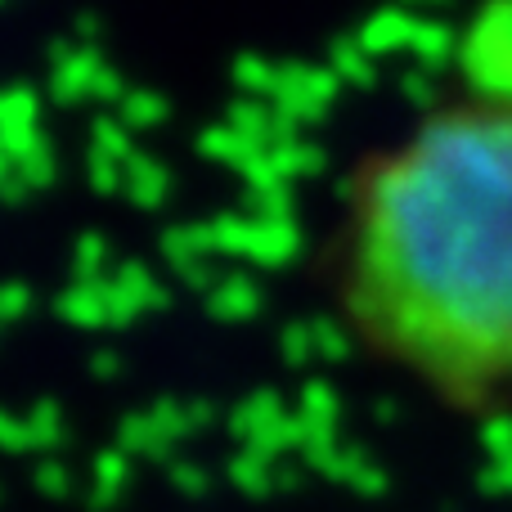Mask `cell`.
Listing matches in <instances>:
<instances>
[{
  "mask_svg": "<svg viewBox=\"0 0 512 512\" xmlns=\"http://www.w3.org/2000/svg\"><path fill=\"white\" fill-rule=\"evenodd\" d=\"M328 297L369 360L432 400H512V5L477 14L459 77L351 162Z\"/></svg>",
  "mask_w": 512,
  "mask_h": 512,
  "instance_id": "1",
  "label": "cell"
}]
</instances>
